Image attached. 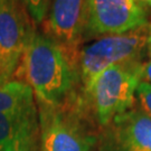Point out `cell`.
<instances>
[{
    "mask_svg": "<svg viewBox=\"0 0 151 151\" xmlns=\"http://www.w3.org/2000/svg\"><path fill=\"white\" fill-rule=\"evenodd\" d=\"M78 54H73L43 32L35 30L28 42L15 78L32 88L36 105L64 106L81 96Z\"/></svg>",
    "mask_w": 151,
    "mask_h": 151,
    "instance_id": "6da1fadb",
    "label": "cell"
},
{
    "mask_svg": "<svg viewBox=\"0 0 151 151\" xmlns=\"http://www.w3.org/2000/svg\"><path fill=\"white\" fill-rule=\"evenodd\" d=\"M142 60L114 64L104 70L81 95V106L87 119L105 128L120 114L134 106L135 91L143 80Z\"/></svg>",
    "mask_w": 151,
    "mask_h": 151,
    "instance_id": "7a4b0ae2",
    "label": "cell"
},
{
    "mask_svg": "<svg viewBox=\"0 0 151 151\" xmlns=\"http://www.w3.org/2000/svg\"><path fill=\"white\" fill-rule=\"evenodd\" d=\"M37 111L39 151H92L97 142L80 100L64 106L37 105Z\"/></svg>",
    "mask_w": 151,
    "mask_h": 151,
    "instance_id": "3957f363",
    "label": "cell"
},
{
    "mask_svg": "<svg viewBox=\"0 0 151 151\" xmlns=\"http://www.w3.org/2000/svg\"><path fill=\"white\" fill-rule=\"evenodd\" d=\"M148 25L132 32L105 36L84 45L77 57L81 95L104 70L114 64L142 60L147 54Z\"/></svg>",
    "mask_w": 151,
    "mask_h": 151,
    "instance_id": "277c9868",
    "label": "cell"
},
{
    "mask_svg": "<svg viewBox=\"0 0 151 151\" xmlns=\"http://www.w3.org/2000/svg\"><path fill=\"white\" fill-rule=\"evenodd\" d=\"M34 22L22 0H0V84L15 77Z\"/></svg>",
    "mask_w": 151,
    "mask_h": 151,
    "instance_id": "5b68a950",
    "label": "cell"
},
{
    "mask_svg": "<svg viewBox=\"0 0 151 151\" xmlns=\"http://www.w3.org/2000/svg\"><path fill=\"white\" fill-rule=\"evenodd\" d=\"M148 24L145 7L135 0H86L84 39L121 35Z\"/></svg>",
    "mask_w": 151,
    "mask_h": 151,
    "instance_id": "8992f818",
    "label": "cell"
},
{
    "mask_svg": "<svg viewBox=\"0 0 151 151\" xmlns=\"http://www.w3.org/2000/svg\"><path fill=\"white\" fill-rule=\"evenodd\" d=\"M86 0H50L43 32L73 54L84 39Z\"/></svg>",
    "mask_w": 151,
    "mask_h": 151,
    "instance_id": "52a82bcc",
    "label": "cell"
},
{
    "mask_svg": "<svg viewBox=\"0 0 151 151\" xmlns=\"http://www.w3.org/2000/svg\"><path fill=\"white\" fill-rule=\"evenodd\" d=\"M100 143L101 151H151V118L133 106L103 128Z\"/></svg>",
    "mask_w": 151,
    "mask_h": 151,
    "instance_id": "ba28073f",
    "label": "cell"
},
{
    "mask_svg": "<svg viewBox=\"0 0 151 151\" xmlns=\"http://www.w3.org/2000/svg\"><path fill=\"white\" fill-rule=\"evenodd\" d=\"M0 151H39L37 106L0 114Z\"/></svg>",
    "mask_w": 151,
    "mask_h": 151,
    "instance_id": "9c48e42d",
    "label": "cell"
},
{
    "mask_svg": "<svg viewBox=\"0 0 151 151\" xmlns=\"http://www.w3.org/2000/svg\"><path fill=\"white\" fill-rule=\"evenodd\" d=\"M36 105L32 88L25 81L11 78L0 84V114L19 112Z\"/></svg>",
    "mask_w": 151,
    "mask_h": 151,
    "instance_id": "30bf717a",
    "label": "cell"
},
{
    "mask_svg": "<svg viewBox=\"0 0 151 151\" xmlns=\"http://www.w3.org/2000/svg\"><path fill=\"white\" fill-rule=\"evenodd\" d=\"M28 14L36 24H42L48 10L49 0H22Z\"/></svg>",
    "mask_w": 151,
    "mask_h": 151,
    "instance_id": "8fae6325",
    "label": "cell"
},
{
    "mask_svg": "<svg viewBox=\"0 0 151 151\" xmlns=\"http://www.w3.org/2000/svg\"><path fill=\"white\" fill-rule=\"evenodd\" d=\"M135 96L140 103L141 110L151 118V84L146 81L139 83L135 91Z\"/></svg>",
    "mask_w": 151,
    "mask_h": 151,
    "instance_id": "7c38bea8",
    "label": "cell"
},
{
    "mask_svg": "<svg viewBox=\"0 0 151 151\" xmlns=\"http://www.w3.org/2000/svg\"><path fill=\"white\" fill-rule=\"evenodd\" d=\"M143 81L151 84V58L143 63Z\"/></svg>",
    "mask_w": 151,
    "mask_h": 151,
    "instance_id": "4fadbf2b",
    "label": "cell"
},
{
    "mask_svg": "<svg viewBox=\"0 0 151 151\" xmlns=\"http://www.w3.org/2000/svg\"><path fill=\"white\" fill-rule=\"evenodd\" d=\"M147 55L151 58V22L148 24V38H147Z\"/></svg>",
    "mask_w": 151,
    "mask_h": 151,
    "instance_id": "5bb4252c",
    "label": "cell"
},
{
    "mask_svg": "<svg viewBox=\"0 0 151 151\" xmlns=\"http://www.w3.org/2000/svg\"><path fill=\"white\" fill-rule=\"evenodd\" d=\"M140 4L143 6V7H145V6L151 7V0H140Z\"/></svg>",
    "mask_w": 151,
    "mask_h": 151,
    "instance_id": "9a60e30c",
    "label": "cell"
},
{
    "mask_svg": "<svg viewBox=\"0 0 151 151\" xmlns=\"http://www.w3.org/2000/svg\"><path fill=\"white\" fill-rule=\"evenodd\" d=\"M135 1H138V2H140V0H135Z\"/></svg>",
    "mask_w": 151,
    "mask_h": 151,
    "instance_id": "2e32d148",
    "label": "cell"
}]
</instances>
